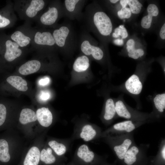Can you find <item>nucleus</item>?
<instances>
[{
    "mask_svg": "<svg viewBox=\"0 0 165 165\" xmlns=\"http://www.w3.org/2000/svg\"><path fill=\"white\" fill-rule=\"evenodd\" d=\"M83 17L90 31L104 37L109 36L112 32V25L110 17L104 12L96 10L93 3L86 6Z\"/></svg>",
    "mask_w": 165,
    "mask_h": 165,
    "instance_id": "1",
    "label": "nucleus"
},
{
    "mask_svg": "<svg viewBox=\"0 0 165 165\" xmlns=\"http://www.w3.org/2000/svg\"><path fill=\"white\" fill-rule=\"evenodd\" d=\"M51 31L57 50L71 51L77 48L78 41L70 24L65 22L57 24Z\"/></svg>",
    "mask_w": 165,
    "mask_h": 165,
    "instance_id": "2",
    "label": "nucleus"
},
{
    "mask_svg": "<svg viewBox=\"0 0 165 165\" xmlns=\"http://www.w3.org/2000/svg\"><path fill=\"white\" fill-rule=\"evenodd\" d=\"M26 23L25 25L31 38V45L37 52L49 53L57 50L51 30L34 29Z\"/></svg>",
    "mask_w": 165,
    "mask_h": 165,
    "instance_id": "3",
    "label": "nucleus"
},
{
    "mask_svg": "<svg viewBox=\"0 0 165 165\" xmlns=\"http://www.w3.org/2000/svg\"><path fill=\"white\" fill-rule=\"evenodd\" d=\"M48 2L44 0H19L15 1L13 8L21 19L28 22L36 20Z\"/></svg>",
    "mask_w": 165,
    "mask_h": 165,
    "instance_id": "4",
    "label": "nucleus"
},
{
    "mask_svg": "<svg viewBox=\"0 0 165 165\" xmlns=\"http://www.w3.org/2000/svg\"><path fill=\"white\" fill-rule=\"evenodd\" d=\"M47 6L36 20L42 28H53L58 24L57 22L60 18L64 16L62 2L58 0L52 1Z\"/></svg>",
    "mask_w": 165,
    "mask_h": 165,
    "instance_id": "5",
    "label": "nucleus"
},
{
    "mask_svg": "<svg viewBox=\"0 0 165 165\" xmlns=\"http://www.w3.org/2000/svg\"><path fill=\"white\" fill-rule=\"evenodd\" d=\"M134 132L117 135H108L104 137L117 158L123 160L124 156L129 148L135 143Z\"/></svg>",
    "mask_w": 165,
    "mask_h": 165,
    "instance_id": "6",
    "label": "nucleus"
},
{
    "mask_svg": "<svg viewBox=\"0 0 165 165\" xmlns=\"http://www.w3.org/2000/svg\"><path fill=\"white\" fill-rule=\"evenodd\" d=\"M78 45L81 52L87 57L91 56L97 60H101L103 57V50L94 44L92 37L87 31H84L81 33Z\"/></svg>",
    "mask_w": 165,
    "mask_h": 165,
    "instance_id": "7",
    "label": "nucleus"
},
{
    "mask_svg": "<svg viewBox=\"0 0 165 165\" xmlns=\"http://www.w3.org/2000/svg\"><path fill=\"white\" fill-rule=\"evenodd\" d=\"M147 123L145 121L127 120L115 124L101 134L102 136L108 135L127 134L134 132L138 128Z\"/></svg>",
    "mask_w": 165,
    "mask_h": 165,
    "instance_id": "8",
    "label": "nucleus"
},
{
    "mask_svg": "<svg viewBox=\"0 0 165 165\" xmlns=\"http://www.w3.org/2000/svg\"><path fill=\"white\" fill-rule=\"evenodd\" d=\"M5 46L4 58L7 61L13 64V65L23 59L27 50V49L20 47L11 38L6 41Z\"/></svg>",
    "mask_w": 165,
    "mask_h": 165,
    "instance_id": "9",
    "label": "nucleus"
},
{
    "mask_svg": "<svg viewBox=\"0 0 165 165\" xmlns=\"http://www.w3.org/2000/svg\"><path fill=\"white\" fill-rule=\"evenodd\" d=\"M86 1L65 0L62 3L64 16L71 20L80 19L83 16V8Z\"/></svg>",
    "mask_w": 165,
    "mask_h": 165,
    "instance_id": "10",
    "label": "nucleus"
},
{
    "mask_svg": "<svg viewBox=\"0 0 165 165\" xmlns=\"http://www.w3.org/2000/svg\"><path fill=\"white\" fill-rule=\"evenodd\" d=\"M149 147V144L132 145L126 152L123 160L127 165H133L139 158L145 156Z\"/></svg>",
    "mask_w": 165,
    "mask_h": 165,
    "instance_id": "11",
    "label": "nucleus"
},
{
    "mask_svg": "<svg viewBox=\"0 0 165 165\" xmlns=\"http://www.w3.org/2000/svg\"><path fill=\"white\" fill-rule=\"evenodd\" d=\"M10 38L22 48L27 49L31 45V38L24 25L13 32Z\"/></svg>",
    "mask_w": 165,
    "mask_h": 165,
    "instance_id": "12",
    "label": "nucleus"
},
{
    "mask_svg": "<svg viewBox=\"0 0 165 165\" xmlns=\"http://www.w3.org/2000/svg\"><path fill=\"white\" fill-rule=\"evenodd\" d=\"M6 81L13 89L17 92H26L29 90L28 82L20 75H10L7 78Z\"/></svg>",
    "mask_w": 165,
    "mask_h": 165,
    "instance_id": "13",
    "label": "nucleus"
},
{
    "mask_svg": "<svg viewBox=\"0 0 165 165\" xmlns=\"http://www.w3.org/2000/svg\"><path fill=\"white\" fill-rule=\"evenodd\" d=\"M37 120L42 126L48 127L52 123L53 116L49 109L43 107L38 108L36 112Z\"/></svg>",
    "mask_w": 165,
    "mask_h": 165,
    "instance_id": "14",
    "label": "nucleus"
},
{
    "mask_svg": "<svg viewBox=\"0 0 165 165\" xmlns=\"http://www.w3.org/2000/svg\"><path fill=\"white\" fill-rule=\"evenodd\" d=\"M125 86L129 92L135 95L140 94L142 88V84L138 77L135 74L132 75L127 80Z\"/></svg>",
    "mask_w": 165,
    "mask_h": 165,
    "instance_id": "15",
    "label": "nucleus"
},
{
    "mask_svg": "<svg viewBox=\"0 0 165 165\" xmlns=\"http://www.w3.org/2000/svg\"><path fill=\"white\" fill-rule=\"evenodd\" d=\"M100 130L91 125L87 124L82 127L80 133V138L85 141H89L98 136L100 134Z\"/></svg>",
    "mask_w": 165,
    "mask_h": 165,
    "instance_id": "16",
    "label": "nucleus"
},
{
    "mask_svg": "<svg viewBox=\"0 0 165 165\" xmlns=\"http://www.w3.org/2000/svg\"><path fill=\"white\" fill-rule=\"evenodd\" d=\"M40 153L38 147H31L25 157L24 165H38L40 160Z\"/></svg>",
    "mask_w": 165,
    "mask_h": 165,
    "instance_id": "17",
    "label": "nucleus"
},
{
    "mask_svg": "<svg viewBox=\"0 0 165 165\" xmlns=\"http://www.w3.org/2000/svg\"><path fill=\"white\" fill-rule=\"evenodd\" d=\"M116 114L115 104L112 99L109 98L107 100L105 103L103 119L107 124L109 123Z\"/></svg>",
    "mask_w": 165,
    "mask_h": 165,
    "instance_id": "18",
    "label": "nucleus"
},
{
    "mask_svg": "<svg viewBox=\"0 0 165 165\" xmlns=\"http://www.w3.org/2000/svg\"><path fill=\"white\" fill-rule=\"evenodd\" d=\"M77 156L86 163H89L94 160L95 154L90 150L88 146L86 144L81 145L78 148L77 152Z\"/></svg>",
    "mask_w": 165,
    "mask_h": 165,
    "instance_id": "19",
    "label": "nucleus"
},
{
    "mask_svg": "<svg viewBox=\"0 0 165 165\" xmlns=\"http://www.w3.org/2000/svg\"><path fill=\"white\" fill-rule=\"evenodd\" d=\"M90 66L89 58L86 55H82L75 59L73 65V68L75 72H81L86 71Z\"/></svg>",
    "mask_w": 165,
    "mask_h": 165,
    "instance_id": "20",
    "label": "nucleus"
},
{
    "mask_svg": "<svg viewBox=\"0 0 165 165\" xmlns=\"http://www.w3.org/2000/svg\"><path fill=\"white\" fill-rule=\"evenodd\" d=\"M37 120L36 112L32 109L28 108H25L21 110L19 121L21 124L25 125L35 122Z\"/></svg>",
    "mask_w": 165,
    "mask_h": 165,
    "instance_id": "21",
    "label": "nucleus"
},
{
    "mask_svg": "<svg viewBox=\"0 0 165 165\" xmlns=\"http://www.w3.org/2000/svg\"><path fill=\"white\" fill-rule=\"evenodd\" d=\"M116 115L119 117L132 120L131 114L129 112L127 107L123 101L118 100L115 104Z\"/></svg>",
    "mask_w": 165,
    "mask_h": 165,
    "instance_id": "22",
    "label": "nucleus"
},
{
    "mask_svg": "<svg viewBox=\"0 0 165 165\" xmlns=\"http://www.w3.org/2000/svg\"><path fill=\"white\" fill-rule=\"evenodd\" d=\"M10 159L8 142L4 139H0V161L3 163L8 162Z\"/></svg>",
    "mask_w": 165,
    "mask_h": 165,
    "instance_id": "23",
    "label": "nucleus"
},
{
    "mask_svg": "<svg viewBox=\"0 0 165 165\" xmlns=\"http://www.w3.org/2000/svg\"><path fill=\"white\" fill-rule=\"evenodd\" d=\"M41 160L46 164H51L54 163L56 159L52 154V149L49 147L43 149L40 153Z\"/></svg>",
    "mask_w": 165,
    "mask_h": 165,
    "instance_id": "24",
    "label": "nucleus"
},
{
    "mask_svg": "<svg viewBox=\"0 0 165 165\" xmlns=\"http://www.w3.org/2000/svg\"><path fill=\"white\" fill-rule=\"evenodd\" d=\"M155 107L159 113H163L165 109V94L157 95L153 99Z\"/></svg>",
    "mask_w": 165,
    "mask_h": 165,
    "instance_id": "25",
    "label": "nucleus"
},
{
    "mask_svg": "<svg viewBox=\"0 0 165 165\" xmlns=\"http://www.w3.org/2000/svg\"><path fill=\"white\" fill-rule=\"evenodd\" d=\"M48 145L58 156H62L66 152V146L63 144L59 143L56 141H50L48 142Z\"/></svg>",
    "mask_w": 165,
    "mask_h": 165,
    "instance_id": "26",
    "label": "nucleus"
},
{
    "mask_svg": "<svg viewBox=\"0 0 165 165\" xmlns=\"http://www.w3.org/2000/svg\"><path fill=\"white\" fill-rule=\"evenodd\" d=\"M127 5L129 6L131 12L135 14L140 13L143 6L142 4L137 0H128Z\"/></svg>",
    "mask_w": 165,
    "mask_h": 165,
    "instance_id": "27",
    "label": "nucleus"
},
{
    "mask_svg": "<svg viewBox=\"0 0 165 165\" xmlns=\"http://www.w3.org/2000/svg\"><path fill=\"white\" fill-rule=\"evenodd\" d=\"M153 16L150 14L144 16L141 19V25L145 29L149 28L151 26Z\"/></svg>",
    "mask_w": 165,
    "mask_h": 165,
    "instance_id": "28",
    "label": "nucleus"
},
{
    "mask_svg": "<svg viewBox=\"0 0 165 165\" xmlns=\"http://www.w3.org/2000/svg\"><path fill=\"white\" fill-rule=\"evenodd\" d=\"M131 11L130 8L125 7L122 8L117 12V15L121 19L130 18L131 15Z\"/></svg>",
    "mask_w": 165,
    "mask_h": 165,
    "instance_id": "29",
    "label": "nucleus"
},
{
    "mask_svg": "<svg viewBox=\"0 0 165 165\" xmlns=\"http://www.w3.org/2000/svg\"><path fill=\"white\" fill-rule=\"evenodd\" d=\"M7 109L3 104L0 103V127L5 123L7 116Z\"/></svg>",
    "mask_w": 165,
    "mask_h": 165,
    "instance_id": "30",
    "label": "nucleus"
},
{
    "mask_svg": "<svg viewBox=\"0 0 165 165\" xmlns=\"http://www.w3.org/2000/svg\"><path fill=\"white\" fill-rule=\"evenodd\" d=\"M16 21L9 19L0 14V28H4L12 23L14 25Z\"/></svg>",
    "mask_w": 165,
    "mask_h": 165,
    "instance_id": "31",
    "label": "nucleus"
},
{
    "mask_svg": "<svg viewBox=\"0 0 165 165\" xmlns=\"http://www.w3.org/2000/svg\"><path fill=\"white\" fill-rule=\"evenodd\" d=\"M147 11L148 14L151 15L153 17L157 16L159 13V10L157 6L153 4H151L148 5L147 8Z\"/></svg>",
    "mask_w": 165,
    "mask_h": 165,
    "instance_id": "32",
    "label": "nucleus"
},
{
    "mask_svg": "<svg viewBox=\"0 0 165 165\" xmlns=\"http://www.w3.org/2000/svg\"><path fill=\"white\" fill-rule=\"evenodd\" d=\"M134 47H127V49L128 52V55L129 57L135 59H138L139 56L137 52V49H135Z\"/></svg>",
    "mask_w": 165,
    "mask_h": 165,
    "instance_id": "33",
    "label": "nucleus"
},
{
    "mask_svg": "<svg viewBox=\"0 0 165 165\" xmlns=\"http://www.w3.org/2000/svg\"><path fill=\"white\" fill-rule=\"evenodd\" d=\"M50 97V92L47 91H43L40 94L39 99L42 101H46L49 99Z\"/></svg>",
    "mask_w": 165,
    "mask_h": 165,
    "instance_id": "34",
    "label": "nucleus"
},
{
    "mask_svg": "<svg viewBox=\"0 0 165 165\" xmlns=\"http://www.w3.org/2000/svg\"><path fill=\"white\" fill-rule=\"evenodd\" d=\"M120 29V34L122 38H127L128 35V33L126 28L123 25H120L119 27Z\"/></svg>",
    "mask_w": 165,
    "mask_h": 165,
    "instance_id": "35",
    "label": "nucleus"
},
{
    "mask_svg": "<svg viewBox=\"0 0 165 165\" xmlns=\"http://www.w3.org/2000/svg\"><path fill=\"white\" fill-rule=\"evenodd\" d=\"M50 79L48 77H46L40 79L38 83L40 85L45 86L47 85L50 82Z\"/></svg>",
    "mask_w": 165,
    "mask_h": 165,
    "instance_id": "36",
    "label": "nucleus"
},
{
    "mask_svg": "<svg viewBox=\"0 0 165 165\" xmlns=\"http://www.w3.org/2000/svg\"><path fill=\"white\" fill-rule=\"evenodd\" d=\"M160 35L161 38L163 40L165 39V24H164L161 27L160 32Z\"/></svg>",
    "mask_w": 165,
    "mask_h": 165,
    "instance_id": "37",
    "label": "nucleus"
},
{
    "mask_svg": "<svg viewBox=\"0 0 165 165\" xmlns=\"http://www.w3.org/2000/svg\"><path fill=\"white\" fill-rule=\"evenodd\" d=\"M113 42L116 45L118 46H121L123 44V41L122 39L118 38L115 39Z\"/></svg>",
    "mask_w": 165,
    "mask_h": 165,
    "instance_id": "38",
    "label": "nucleus"
},
{
    "mask_svg": "<svg viewBox=\"0 0 165 165\" xmlns=\"http://www.w3.org/2000/svg\"><path fill=\"white\" fill-rule=\"evenodd\" d=\"M127 46V47H134L135 45V42L134 40L132 39H129L126 43Z\"/></svg>",
    "mask_w": 165,
    "mask_h": 165,
    "instance_id": "39",
    "label": "nucleus"
},
{
    "mask_svg": "<svg viewBox=\"0 0 165 165\" xmlns=\"http://www.w3.org/2000/svg\"><path fill=\"white\" fill-rule=\"evenodd\" d=\"M128 1V0H121L120 1V2L122 8L123 9L126 7L127 5Z\"/></svg>",
    "mask_w": 165,
    "mask_h": 165,
    "instance_id": "40",
    "label": "nucleus"
},
{
    "mask_svg": "<svg viewBox=\"0 0 165 165\" xmlns=\"http://www.w3.org/2000/svg\"><path fill=\"white\" fill-rule=\"evenodd\" d=\"M137 51L140 57H141L144 54V52L143 49H137Z\"/></svg>",
    "mask_w": 165,
    "mask_h": 165,
    "instance_id": "41",
    "label": "nucleus"
},
{
    "mask_svg": "<svg viewBox=\"0 0 165 165\" xmlns=\"http://www.w3.org/2000/svg\"><path fill=\"white\" fill-rule=\"evenodd\" d=\"M119 0H110L109 1L112 3L115 4L118 2Z\"/></svg>",
    "mask_w": 165,
    "mask_h": 165,
    "instance_id": "42",
    "label": "nucleus"
}]
</instances>
